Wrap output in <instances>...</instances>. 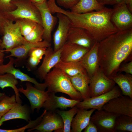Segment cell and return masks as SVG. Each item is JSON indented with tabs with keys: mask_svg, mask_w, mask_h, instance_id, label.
I'll return each instance as SVG.
<instances>
[{
	"mask_svg": "<svg viewBox=\"0 0 132 132\" xmlns=\"http://www.w3.org/2000/svg\"><path fill=\"white\" fill-rule=\"evenodd\" d=\"M6 96L5 93L0 92V101Z\"/></svg>",
	"mask_w": 132,
	"mask_h": 132,
	"instance_id": "obj_47",
	"label": "cell"
},
{
	"mask_svg": "<svg viewBox=\"0 0 132 132\" xmlns=\"http://www.w3.org/2000/svg\"><path fill=\"white\" fill-rule=\"evenodd\" d=\"M11 2L16 8L13 11L4 13L8 20L15 22L19 19H28L42 25L40 11L31 0H13Z\"/></svg>",
	"mask_w": 132,
	"mask_h": 132,
	"instance_id": "obj_4",
	"label": "cell"
},
{
	"mask_svg": "<svg viewBox=\"0 0 132 132\" xmlns=\"http://www.w3.org/2000/svg\"><path fill=\"white\" fill-rule=\"evenodd\" d=\"M30 112L27 106L16 102L10 110L2 116L0 120V126L4 122L13 119H22L28 122L31 120Z\"/></svg>",
	"mask_w": 132,
	"mask_h": 132,
	"instance_id": "obj_23",
	"label": "cell"
},
{
	"mask_svg": "<svg viewBox=\"0 0 132 132\" xmlns=\"http://www.w3.org/2000/svg\"><path fill=\"white\" fill-rule=\"evenodd\" d=\"M49 97L44 103L43 108L47 111L55 112L57 108L66 109L72 108L78 103L80 101L67 99L61 96H56L55 94L49 93Z\"/></svg>",
	"mask_w": 132,
	"mask_h": 132,
	"instance_id": "obj_21",
	"label": "cell"
},
{
	"mask_svg": "<svg viewBox=\"0 0 132 132\" xmlns=\"http://www.w3.org/2000/svg\"><path fill=\"white\" fill-rule=\"evenodd\" d=\"M64 128L62 120L55 112L47 111L39 123L34 128L28 129V132L36 130L40 132H62Z\"/></svg>",
	"mask_w": 132,
	"mask_h": 132,
	"instance_id": "obj_11",
	"label": "cell"
},
{
	"mask_svg": "<svg viewBox=\"0 0 132 132\" xmlns=\"http://www.w3.org/2000/svg\"><path fill=\"white\" fill-rule=\"evenodd\" d=\"M132 132V117L126 115H119L116 118L114 132Z\"/></svg>",
	"mask_w": 132,
	"mask_h": 132,
	"instance_id": "obj_30",
	"label": "cell"
},
{
	"mask_svg": "<svg viewBox=\"0 0 132 132\" xmlns=\"http://www.w3.org/2000/svg\"><path fill=\"white\" fill-rule=\"evenodd\" d=\"M61 51V48L55 52L51 47L47 48L42 62L36 73L37 77L41 81L44 80L51 69L60 61Z\"/></svg>",
	"mask_w": 132,
	"mask_h": 132,
	"instance_id": "obj_17",
	"label": "cell"
},
{
	"mask_svg": "<svg viewBox=\"0 0 132 132\" xmlns=\"http://www.w3.org/2000/svg\"><path fill=\"white\" fill-rule=\"evenodd\" d=\"M100 4L104 6L105 5H115V0H97Z\"/></svg>",
	"mask_w": 132,
	"mask_h": 132,
	"instance_id": "obj_42",
	"label": "cell"
},
{
	"mask_svg": "<svg viewBox=\"0 0 132 132\" xmlns=\"http://www.w3.org/2000/svg\"><path fill=\"white\" fill-rule=\"evenodd\" d=\"M132 51V28L118 32L99 42V67L111 78L118 72L121 63Z\"/></svg>",
	"mask_w": 132,
	"mask_h": 132,
	"instance_id": "obj_1",
	"label": "cell"
},
{
	"mask_svg": "<svg viewBox=\"0 0 132 132\" xmlns=\"http://www.w3.org/2000/svg\"><path fill=\"white\" fill-rule=\"evenodd\" d=\"M78 108L76 106L67 111L61 110L57 109L55 112L61 117L63 123L64 128L62 132H71V125L73 119L76 114Z\"/></svg>",
	"mask_w": 132,
	"mask_h": 132,
	"instance_id": "obj_29",
	"label": "cell"
},
{
	"mask_svg": "<svg viewBox=\"0 0 132 132\" xmlns=\"http://www.w3.org/2000/svg\"><path fill=\"white\" fill-rule=\"evenodd\" d=\"M51 43L43 40L36 43L26 42L13 49L8 50L6 52H10V54L6 56L5 58L10 57H15L14 64L16 67L22 66L25 65L28 54L31 50L33 49L38 47H51Z\"/></svg>",
	"mask_w": 132,
	"mask_h": 132,
	"instance_id": "obj_8",
	"label": "cell"
},
{
	"mask_svg": "<svg viewBox=\"0 0 132 132\" xmlns=\"http://www.w3.org/2000/svg\"><path fill=\"white\" fill-rule=\"evenodd\" d=\"M16 21L19 24L22 33L23 37L29 33L37 23L31 19L26 18L19 19Z\"/></svg>",
	"mask_w": 132,
	"mask_h": 132,
	"instance_id": "obj_33",
	"label": "cell"
},
{
	"mask_svg": "<svg viewBox=\"0 0 132 132\" xmlns=\"http://www.w3.org/2000/svg\"><path fill=\"white\" fill-rule=\"evenodd\" d=\"M84 132H97V129L95 125L90 120L88 124L84 129Z\"/></svg>",
	"mask_w": 132,
	"mask_h": 132,
	"instance_id": "obj_41",
	"label": "cell"
},
{
	"mask_svg": "<svg viewBox=\"0 0 132 132\" xmlns=\"http://www.w3.org/2000/svg\"><path fill=\"white\" fill-rule=\"evenodd\" d=\"M44 29L42 25L37 23L36 26L28 34L23 37L26 41L36 43L43 40L42 36Z\"/></svg>",
	"mask_w": 132,
	"mask_h": 132,
	"instance_id": "obj_31",
	"label": "cell"
},
{
	"mask_svg": "<svg viewBox=\"0 0 132 132\" xmlns=\"http://www.w3.org/2000/svg\"><path fill=\"white\" fill-rule=\"evenodd\" d=\"M0 45L3 52L16 47L26 42L22 36L19 24L17 21L9 20L5 24Z\"/></svg>",
	"mask_w": 132,
	"mask_h": 132,
	"instance_id": "obj_5",
	"label": "cell"
},
{
	"mask_svg": "<svg viewBox=\"0 0 132 132\" xmlns=\"http://www.w3.org/2000/svg\"><path fill=\"white\" fill-rule=\"evenodd\" d=\"M47 111L45 110H44L43 113L39 117L34 120H30L28 124L25 126L18 129L6 130L0 129V132H24L26 129H32L37 126L40 122L44 115L46 113Z\"/></svg>",
	"mask_w": 132,
	"mask_h": 132,
	"instance_id": "obj_34",
	"label": "cell"
},
{
	"mask_svg": "<svg viewBox=\"0 0 132 132\" xmlns=\"http://www.w3.org/2000/svg\"><path fill=\"white\" fill-rule=\"evenodd\" d=\"M52 11L54 13L59 12L66 16L71 26L86 29L96 42H99L118 31L111 20L113 9L104 7L99 11L77 13L66 10L55 4Z\"/></svg>",
	"mask_w": 132,
	"mask_h": 132,
	"instance_id": "obj_2",
	"label": "cell"
},
{
	"mask_svg": "<svg viewBox=\"0 0 132 132\" xmlns=\"http://www.w3.org/2000/svg\"><path fill=\"white\" fill-rule=\"evenodd\" d=\"M125 3L129 10L132 13V0H125Z\"/></svg>",
	"mask_w": 132,
	"mask_h": 132,
	"instance_id": "obj_43",
	"label": "cell"
},
{
	"mask_svg": "<svg viewBox=\"0 0 132 132\" xmlns=\"http://www.w3.org/2000/svg\"><path fill=\"white\" fill-rule=\"evenodd\" d=\"M4 13L0 11V35H3V34L4 26L8 21Z\"/></svg>",
	"mask_w": 132,
	"mask_h": 132,
	"instance_id": "obj_39",
	"label": "cell"
},
{
	"mask_svg": "<svg viewBox=\"0 0 132 132\" xmlns=\"http://www.w3.org/2000/svg\"><path fill=\"white\" fill-rule=\"evenodd\" d=\"M18 83L17 79L11 74L6 73L0 75V87L3 89L6 87H11L14 92L16 102L22 103L18 88L16 87Z\"/></svg>",
	"mask_w": 132,
	"mask_h": 132,
	"instance_id": "obj_28",
	"label": "cell"
},
{
	"mask_svg": "<svg viewBox=\"0 0 132 132\" xmlns=\"http://www.w3.org/2000/svg\"><path fill=\"white\" fill-rule=\"evenodd\" d=\"M66 42L80 45L89 49L96 42L86 29L71 26L68 32Z\"/></svg>",
	"mask_w": 132,
	"mask_h": 132,
	"instance_id": "obj_18",
	"label": "cell"
},
{
	"mask_svg": "<svg viewBox=\"0 0 132 132\" xmlns=\"http://www.w3.org/2000/svg\"><path fill=\"white\" fill-rule=\"evenodd\" d=\"M110 79L118 84L122 95L128 96L132 99V75L117 73Z\"/></svg>",
	"mask_w": 132,
	"mask_h": 132,
	"instance_id": "obj_25",
	"label": "cell"
},
{
	"mask_svg": "<svg viewBox=\"0 0 132 132\" xmlns=\"http://www.w3.org/2000/svg\"><path fill=\"white\" fill-rule=\"evenodd\" d=\"M122 95L121 90L117 86H115L109 91L80 101L76 106L78 108L86 110L93 109L100 110H102L103 106L110 100Z\"/></svg>",
	"mask_w": 132,
	"mask_h": 132,
	"instance_id": "obj_6",
	"label": "cell"
},
{
	"mask_svg": "<svg viewBox=\"0 0 132 132\" xmlns=\"http://www.w3.org/2000/svg\"><path fill=\"white\" fill-rule=\"evenodd\" d=\"M55 67L70 76H74L86 71L79 61H64L60 60Z\"/></svg>",
	"mask_w": 132,
	"mask_h": 132,
	"instance_id": "obj_27",
	"label": "cell"
},
{
	"mask_svg": "<svg viewBox=\"0 0 132 132\" xmlns=\"http://www.w3.org/2000/svg\"><path fill=\"white\" fill-rule=\"evenodd\" d=\"M48 0H31V1L33 3L41 4L47 1Z\"/></svg>",
	"mask_w": 132,
	"mask_h": 132,
	"instance_id": "obj_45",
	"label": "cell"
},
{
	"mask_svg": "<svg viewBox=\"0 0 132 132\" xmlns=\"http://www.w3.org/2000/svg\"><path fill=\"white\" fill-rule=\"evenodd\" d=\"M16 102L15 95L11 97L6 95L0 101V115L2 116L8 112Z\"/></svg>",
	"mask_w": 132,
	"mask_h": 132,
	"instance_id": "obj_32",
	"label": "cell"
},
{
	"mask_svg": "<svg viewBox=\"0 0 132 132\" xmlns=\"http://www.w3.org/2000/svg\"><path fill=\"white\" fill-rule=\"evenodd\" d=\"M104 6L99 4L97 0H80L78 2L70 9L72 12L85 13L94 11H99Z\"/></svg>",
	"mask_w": 132,
	"mask_h": 132,
	"instance_id": "obj_26",
	"label": "cell"
},
{
	"mask_svg": "<svg viewBox=\"0 0 132 132\" xmlns=\"http://www.w3.org/2000/svg\"><path fill=\"white\" fill-rule=\"evenodd\" d=\"M68 76L74 88L80 93L83 100L90 97L89 86L90 78L86 71L74 76Z\"/></svg>",
	"mask_w": 132,
	"mask_h": 132,
	"instance_id": "obj_22",
	"label": "cell"
},
{
	"mask_svg": "<svg viewBox=\"0 0 132 132\" xmlns=\"http://www.w3.org/2000/svg\"><path fill=\"white\" fill-rule=\"evenodd\" d=\"M111 21L118 31L132 28V14L125 3L115 4Z\"/></svg>",
	"mask_w": 132,
	"mask_h": 132,
	"instance_id": "obj_9",
	"label": "cell"
},
{
	"mask_svg": "<svg viewBox=\"0 0 132 132\" xmlns=\"http://www.w3.org/2000/svg\"><path fill=\"white\" fill-rule=\"evenodd\" d=\"M1 117H2V116L1 115H0V120L1 119Z\"/></svg>",
	"mask_w": 132,
	"mask_h": 132,
	"instance_id": "obj_49",
	"label": "cell"
},
{
	"mask_svg": "<svg viewBox=\"0 0 132 132\" xmlns=\"http://www.w3.org/2000/svg\"><path fill=\"white\" fill-rule=\"evenodd\" d=\"M49 93L61 92L68 95L71 99L83 100L80 93L74 88L68 75L55 67L48 73L44 79Z\"/></svg>",
	"mask_w": 132,
	"mask_h": 132,
	"instance_id": "obj_3",
	"label": "cell"
},
{
	"mask_svg": "<svg viewBox=\"0 0 132 132\" xmlns=\"http://www.w3.org/2000/svg\"><path fill=\"white\" fill-rule=\"evenodd\" d=\"M41 60L31 55H28L25 65L28 70L32 71L36 68L40 62Z\"/></svg>",
	"mask_w": 132,
	"mask_h": 132,
	"instance_id": "obj_36",
	"label": "cell"
},
{
	"mask_svg": "<svg viewBox=\"0 0 132 132\" xmlns=\"http://www.w3.org/2000/svg\"><path fill=\"white\" fill-rule=\"evenodd\" d=\"M2 50L0 47V65L3 64L4 61L5 54L4 52L2 51Z\"/></svg>",
	"mask_w": 132,
	"mask_h": 132,
	"instance_id": "obj_44",
	"label": "cell"
},
{
	"mask_svg": "<svg viewBox=\"0 0 132 132\" xmlns=\"http://www.w3.org/2000/svg\"><path fill=\"white\" fill-rule=\"evenodd\" d=\"M47 48L38 47L33 48L30 50L28 55L33 56L41 60L45 54Z\"/></svg>",
	"mask_w": 132,
	"mask_h": 132,
	"instance_id": "obj_37",
	"label": "cell"
},
{
	"mask_svg": "<svg viewBox=\"0 0 132 132\" xmlns=\"http://www.w3.org/2000/svg\"><path fill=\"white\" fill-rule=\"evenodd\" d=\"M95 110L93 109L87 110L78 108L76 115L71 122V132H81L88 124L92 114Z\"/></svg>",
	"mask_w": 132,
	"mask_h": 132,
	"instance_id": "obj_24",
	"label": "cell"
},
{
	"mask_svg": "<svg viewBox=\"0 0 132 132\" xmlns=\"http://www.w3.org/2000/svg\"><path fill=\"white\" fill-rule=\"evenodd\" d=\"M115 83L108 77L99 68L90 78L89 86L90 97L107 92L115 86Z\"/></svg>",
	"mask_w": 132,
	"mask_h": 132,
	"instance_id": "obj_7",
	"label": "cell"
},
{
	"mask_svg": "<svg viewBox=\"0 0 132 132\" xmlns=\"http://www.w3.org/2000/svg\"><path fill=\"white\" fill-rule=\"evenodd\" d=\"M119 72H124L126 73L132 74V61L123 65L118 70Z\"/></svg>",
	"mask_w": 132,
	"mask_h": 132,
	"instance_id": "obj_40",
	"label": "cell"
},
{
	"mask_svg": "<svg viewBox=\"0 0 132 132\" xmlns=\"http://www.w3.org/2000/svg\"><path fill=\"white\" fill-rule=\"evenodd\" d=\"M115 4H120L123 3H125V0H115Z\"/></svg>",
	"mask_w": 132,
	"mask_h": 132,
	"instance_id": "obj_46",
	"label": "cell"
},
{
	"mask_svg": "<svg viewBox=\"0 0 132 132\" xmlns=\"http://www.w3.org/2000/svg\"><path fill=\"white\" fill-rule=\"evenodd\" d=\"M80 0H56V2L60 6L65 9H70L76 5Z\"/></svg>",
	"mask_w": 132,
	"mask_h": 132,
	"instance_id": "obj_38",
	"label": "cell"
},
{
	"mask_svg": "<svg viewBox=\"0 0 132 132\" xmlns=\"http://www.w3.org/2000/svg\"><path fill=\"white\" fill-rule=\"evenodd\" d=\"M33 3L38 9L41 14L42 25L44 29L43 40L51 43L52 32L57 18L52 15L48 8L47 1L41 4Z\"/></svg>",
	"mask_w": 132,
	"mask_h": 132,
	"instance_id": "obj_14",
	"label": "cell"
},
{
	"mask_svg": "<svg viewBox=\"0 0 132 132\" xmlns=\"http://www.w3.org/2000/svg\"><path fill=\"white\" fill-rule=\"evenodd\" d=\"M2 42V40L0 38V45Z\"/></svg>",
	"mask_w": 132,
	"mask_h": 132,
	"instance_id": "obj_48",
	"label": "cell"
},
{
	"mask_svg": "<svg viewBox=\"0 0 132 132\" xmlns=\"http://www.w3.org/2000/svg\"><path fill=\"white\" fill-rule=\"evenodd\" d=\"M89 50L80 45L66 42L61 48V60L79 62Z\"/></svg>",
	"mask_w": 132,
	"mask_h": 132,
	"instance_id": "obj_20",
	"label": "cell"
},
{
	"mask_svg": "<svg viewBox=\"0 0 132 132\" xmlns=\"http://www.w3.org/2000/svg\"><path fill=\"white\" fill-rule=\"evenodd\" d=\"M13 0H0V11L4 13L15 10L16 6L11 2Z\"/></svg>",
	"mask_w": 132,
	"mask_h": 132,
	"instance_id": "obj_35",
	"label": "cell"
},
{
	"mask_svg": "<svg viewBox=\"0 0 132 132\" xmlns=\"http://www.w3.org/2000/svg\"><path fill=\"white\" fill-rule=\"evenodd\" d=\"M119 115L102 110H97L91 116L90 121L99 132H114L116 120Z\"/></svg>",
	"mask_w": 132,
	"mask_h": 132,
	"instance_id": "obj_13",
	"label": "cell"
},
{
	"mask_svg": "<svg viewBox=\"0 0 132 132\" xmlns=\"http://www.w3.org/2000/svg\"><path fill=\"white\" fill-rule=\"evenodd\" d=\"M99 42H96L79 62L90 78L99 68L98 48Z\"/></svg>",
	"mask_w": 132,
	"mask_h": 132,
	"instance_id": "obj_19",
	"label": "cell"
},
{
	"mask_svg": "<svg viewBox=\"0 0 132 132\" xmlns=\"http://www.w3.org/2000/svg\"><path fill=\"white\" fill-rule=\"evenodd\" d=\"M102 109L116 114L132 117V99L122 95L110 100Z\"/></svg>",
	"mask_w": 132,
	"mask_h": 132,
	"instance_id": "obj_12",
	"label": "cell"
},
{
	"mask_svg": "<svg viewBox=\"0 0 132 132\" xmlns=\"http://www.w3.org/2000/svg\"><path fill=\"white\" fill-rule=\"evenodd\" d=\"M58 24L53 35L54 50L56 51L60 49L66 42L67 36L71 24L67 17L64 14L57 12Z\"/></svg>",
	"mask_w": 132,
	"mask_h": 132,
	"instance_id": "obj_15",
	"label": "cell"
},
{
	"mask_svg": "<svg viewBox=\"0 0 132 132\" xmlns=\"http://www.w3.org/2000/svg\"><path fill=\"white\" fill-rule=\"evenodd\" d=\"M9 61L6 64L0 65V75L6 73L12 75L17 79L20 80L21 82H29L34 85V87L39 90L45 91L47 86L44 83L38 82L34 78L32 77L25 74L19 69L15 68L14 66V58L13 57H10Z\"/></svg>",
	"mask_w": 132,
	"mask_h": 132,
	"instance_id": "obj_16",
	"label": "cell"
},
{
	"mask_svg": "<svg viewBox=\"0 0 132 132\" xmlns=\"http://www.w3.org/2000/svg\"><path fill=\"white\" fill-rule=\"evenodd\" d=\"M25 89L22 87L18 88L19 92L23 94L28 99L30 103L31 110L32 112L35 109L39 112L43 107L45 101L49 97L47 91H42L35 88L31 83L27 82L25 84Z\"/></svg>",
	"mask_w": 132,
	"mask_h": 132,
	"instance_id": "obj_10",
	"label": "cell"
}]
</instances>
